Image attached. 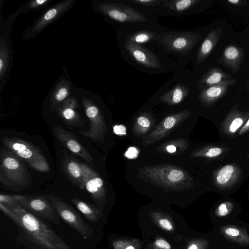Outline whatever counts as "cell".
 Returning <instances> with one entry per match:
<instances>
[{
	"mask_svg": "<svg viewBox=\"0 0 249 249\" xmlns=\"http://www.w3.org/2000/svg\"><path fill=\"white\" fill-rule=\"evenodd\" d=\"M1 211L17 226L19 238L30 249H71L42 219L21 206L13 207L0 202Z\"/></svg>",
	"mask_w": 249,
	"mask_h": 249,
	"instance_id": "1",
	"label": "cell"
},
{
	"mask_svg": "<svg viewBox=\"0 0 249 249\" xmlns=\"http://www.w3.org/2000/svg\"><path fill=\"white\" fill-rule=\"evenodd\" d=\"M138 172L139 177L144 181L169 191H183L194 186L193 179L186 170L171 164L145 166Z\"/></svg>",
	"mask_w": 249,
	"mask_h": 249,
	"instance_id": "2",
	"label": "cell"
},
{
	"mask_svg": "<svg viewBox=\"0 0 249 249\" xmlns=\"http://www.w3.org/2000/svg\"><path fill=\"white\" fill-rule=\"evenodd\" d=\"M0 183L5 189L18 192L32 185V178L23 160L6 147L0 150Z\"/></svg>",
	"mask_w": 249,
	"mask_h": 249,
	"instance_id": "3",
	"label": "cell"
},
{
	"mask_svg": "<svg viewBox=\"0 0 249 249\" xmlns=\"http://www.w3.org/2000/svg\"><path fill=\"white\" fill-rule=\"evenodd\" d=\"M20 14L18 9L7 19L0 16V91H1L7 82L11 70L13 48L10 38L13 23Z\"/></svg>",
	"mask_w": 249,
	"mask_h": 249,
	"instance_id": "4",
	"label": "cell"
},
{
	"mask_svg": "<svg viewBox=\"0 0 249 249\" xmlns=\"http://www.w3.org/2000/svg\"><path fill=\"white\" fill-rule=\"evenodd\" d=\"M1 142L5 147L25 161L34 169L40 172L50 170L45 157L36 146L16 137H3Z\"/></svg>",
	"mask_w": 249,
	"mask_h": 249,
	"instance_id": "5",
	"label": "cell"
},
{
	"mask_svg": "<svg viewBox=\"0 0 249 249\" xmlns=\"http://www.w3.org/2000/svg\"><path fill=\"white\" fill-rule=\"evenodd\" d=\"M59 217L74 229L85 239L90 238L93 229L82 218L79 213L61 198L52 194L47 196Z\"/></svg>",
	"mask_w": 249,
	"mask_h": 249,
	"instance_id": "6",
	"label": "cell"
},
{
	"mask_svg": "<svg viewBox=\"0 0 249 249\" xmlns=\"http://www.w3.org/2000/svg\"><path fill=\"white\" fill-rule=\"evenodd\" d=\"M77 1V0H62L46 9L33 24L24 31L23 39L27 40L36 36L67 13Z\"/></svg>",
	"mask_w": 249,
	"mask_h": 249,
	"instance_id": "7",
	"label": "cell"
},
{
	"mask_svg": "<svg viewBox=\"0 0 249 249\" xmlns=\"http://www.w3.org/2000/svg\"><path fill=\"white\" fill-rule=\"evenodd\" d=\"M22 207L35 216L60 225L59 216L48 198L44 196L14 195Z\"/></svg>",
	"mask_w": 249,
	"mask_h": 249,
	"instance_id": "8",
	"label": "cell"
},
{
	"mask_svg": "<svg viewBox=\"0 0 249 249\" xmlns=\"http://www.w3.org/2000/svg\"><path fill=\"white\" fill-rule=\"evenodd\" d=\"M81 100L89 123V128L80 131V133L95 142H103L107 128L102 111L93 101L88 97L82 96Z\"/></svg>",
	"mask_w": 249,
	"mask_h": 249,
	"instance_id": "9",
	"label": "cell"
},
{
	"mask_svg": "<svg viewBox=\"0 0 249 249\" xmlns=\"http://www.w3.org/2000/svg\"><path fill=\"white\" fill-rule=\"evenodd\" d=\"M201 38V34L197 33L169 32L157 35L156 39L167 51L186 55Z\"/></svg>",
	"mask_w": 249,
	"mask_h": 249,
	"instance_id": "10",
	"label": "cell"
},
{
	"mask_svg": "<svg viewBox=\"0 0 249 249\" xmlns=\"http://www.w3.org/2000/svg\"><path fill=\"white\" fill-rule=\"evenodd\" d=\"M95 12L121 22H144L147 18L140 12L129 5L109 2L92 3Z\"/></svg>",
	"mask_w": 249,
	"mask_h": 249,
	"instance_id": "11",
	"label": "cell"
},
{
	"mask_svg": "<svg viewBox=\"0 0 249 249\" xmlns=\"http://www.w3.org/2000/svg\"><path fill=\"white\" fill-rule=\"evenodd\" d=\"M191 114L187 109L166 116L150 133L142 140V144L146 146L156 143L168 137Z\"/></svg>",
	"mask_w": 249,
	"mask_h": 249,
	"instance_id": "12",
	"label": "cell"
},
{
	"mask_svg": "<svg viewBox=\"0 0 249 249\" xmlns=\"http://www.w3.org/2000/svg\"><path fill=\"white\" fill-rule=\"evenodd\" d=\"M61 169L65 176L74 185L82 190L84 179L89 166L80 163L64 150L60 160Z\"/></svg>",
	"mask_w": 249,
	"mask_h": 249,
	"instance_id": "13",
	"label": "cell"
},
{
	"mask_svg": "<svg viewBox=\"0 0 249 249\" xmlns=\"http://www.w3.org/2000/svg\"><path fill=\"white\" fill-rule=\"evenodd\" d=\"M59 142L73 154L89 162H93V157L88 149L82 145L72 133L61 126H56L53 129Z\"/></svg>",
	"mask_w": 249,
	"mask_h": 249,
	"instance_id": "14",
	"label": "cell"
},
{
	"mask_svg": "<svg viewBox=\"0 0 249 249\" xmlns=\"http://www.w3.org/2000/svg\"><path fill=\"white\" fill-rule=\"evenodd\" d=\"M82 190L88 192L97 206L100 208L106 203V185L96 172L89 167L84 179Z\"/></svg>",
	"mask_w": 249,
	"mask_h": 249,
	"instance_id": "15",
	"label": "cell"
},
{
	"mask_svg": "<svg viewBox=\"0 0 249 249\" xmlns=\"http://www.w3.org/2000/svg\"><path fill=\"white\" fill-rule=\"evenodd\" d=\"M124 47L130 56L141 65L155 69L161 67L160 63L157 56L147 48L127 39L124 41Z\"/></svg>",
	"mask_w": 249,
	"mask_h": 249,
	"instance_id": "16",
	"label": "cell"
},
{
	"mask_svg": "<svg viewBox=\"0 0 249 249\" xmlns=\"http://www.w3.org/2000/svg\"><path fill=\"white\" fill-rule=\"evenodd\" d=\"M80 108L77 99L71 96L59 107L56 111L57 115L65 124L73 126L82 127L86 120L76 110Z\"/></svg>",
	"mask_w": 249,
	"mask_h": 249,
	"instance_id": "17",
	"label": "cell"
},
{
	"mask_svg": "<svg viewBox=\"0 0 249 249\" xmlns=\"http://www.w3.org/2000/svg\"><path fill=\"white\" fill-rule=\"evenodd\" d=\"M236 82L237 79L232 78L208 87L200 91L198 98L202 105L210 107L221 98L226 93L228 88L234 85Z\"/></svg>",
	"mask_w": 249,
	"mask_h": 249,
	"instance_id": "18",
	"label": "cell"
},
{
	"mask_svg": "<svg viewBox=\"0 0 249 249\" xmlns=\"http://www.w3.org/2000/svg\"><path fill=\"white\" fill-rule=\"evenodd\" d=\"M244 50L235 45H229L224 50L219 62L224 67L231 70L232 73L237 72L244 59Z\"/></svg>",
	"mask_w": 249,
	"mask_h": 249,
	"instance_id": "19",
	"label": "cell"
},
{
	"mask_svg": "<svg viewBox=\"0 0 249 249\" xmlns=\"http://www.w3.org/2000/svg\"><path fill=\"white\" fill-rule=\"evenodd\" d=\"M235 106L229 113L222 124L223 132L229 135H233L240 130L249 118V114L240 111Z\"/></svg>",
	"mask_w": 249,
	"mask_h": 249,
	"instance_id": "20",
	"label": "cell"
},
{
	"mask_svg": "<svg viewBox=\"0 0 249 249\" xmlns=\"http://www.w3.org/2000/svg\"><path fill=\"white\" fill-rule=\"evenodd\" d=\"M241 174V170L237 166L227 164L216 173L214 177L215 183L221 188L230 187L238 181Z\"/></svg>",
	"mask_w": 249,
	"mask_h": 249,
	"instance_id": "21",
	"label": "cell"
},
{
	"mask_svg": "<svg viewBox=\"0 0 249 249\" xmlns=\"http://www.w3.org/2000/svg\"><path fill=\"white\" fill-rule=\"evenodd\" d=\"M222 34L221 28L212 29L201 43L196 56V64H201L214 49Z\"/></svg>",
	"mask_w": 249,
	"mask_h": 249,
	"instance_id": "22",
	"label": "cell"
},
{
	"mask_svg": "<svg viewBox=\"0 0 249 249\" xmlns=\"http://www.w3.org/2000/svg\"><path fill=\"white\" fill-rule=\"evenodd\" d=\"M232 79L231 74L225 72L218 68H213L206 71L197 83L199 90L212 86L220 84L224 81Z\"/></svg>",
	"mask_w": 249,
	"mask_h": 249,
	"instance_id": "23",
	"label": "cell"
},
{
	"mask_svg": "<svg viewBox=\"0 0 249 249\" xmlns=\"http://www.w3.org/2000/svg\"><path fill=\"white\" fill-rule=\"evenodd\" d=\"M71 85L66 78H63L54 86L51 96L52 110L56 111L59 107L71 95Z\"/></svg>",
	"mask_w": 249,
	"mask_h": 249,
	"instance_id": "24",
	"label": "cell"
},
{
	"mask_svg": "<svg viewBox=\"0 0 249 249\" xmlns=\"http://www.w3.org/2000/svg\"><path fill=\"white\" fill-rule=\"evenodd\" d=\"M190 91L188 85L179 83L173 89L160 96V100L170 106L176 105L183 102L189 95Z\"/></svg>",
	"mask_w": 249,
	"mask_h": 249,
	"instance_id": "25",
	"label": "cell"
},
{
	"mask_svg": "<svg viewBox=\"0 0 249 249\" xmlns=\"http://www.w3.org/2000/svg\"><path fill=\"white\" fill-rule=\"evenodd\" d=\"M155 119L153 114L148 111L141 112L134 121L132 132L133 134L140 137L147 133L153 127Z\"/></svg>",
	"mask_w": 249,
	"mask_h": 249,
	"instance_id": "26",
	"label": "cell"
},
{
	"mask_svg": "<svg viewBox=\"0 0 249 249\" xmlns=\"http://www.w3.org/2000/svg\"><path fill=\"white\" fill-rule=\"evenodd\" d=\"M222 234L230 240L242 245H249V235L246 229L235 225L221 227Z\"/></svg>",
	"mask_w": 249,
	"mask_h": 249,
	"instance_id": "27",
	"label": "cell"
},
{
	"mask_svg": "<svg viewBox=\"0 0 249 249\" xmlns=\"http://www.w3.org/2000/svg\"><path fill=\"white\" fill-rule=\"evenodd\" d=\"M71 201L81 213L92 223L97 222L102 216V213L97 206L76 197L72 198Z\"/></svg>",
	"mask_w": 249,
	"mask_h": 249,
	"instance_id": "28",
	"label": "cell"
},
{
	"mask_svg": "<svg viewBox=\"0 0 249 249\" xmlns=\"http://www.w3.org/2000/svg\"><path fill=\"white\" fill-rule=\"evenodd\" d=\"M189 145L185 139H177L167 141L160 144L157 148L159 152L177 155L184 151Z\"/></svg>",
	"mask_w": 249,
	"mask_h": 249,
	"instance_id": "29",
	"label": "cell"
},
{
	"mask_svg": "<svg viewBox=\"0 0 249 249\" xmlns=\"http://www.w3.org/2000/svg\"><path fill=\"white\" fill-rule=\"evenodd\" d=\"M200 1V0H165L163 5L171 10L181 12L191 9Z\"/></svg>",
	"mask_w": 249,
	"mask_h": 249,
	"instance_id": "30",
	"label": "cell"
},
{
	"mask_svg": "<svg viewBox=\"0 0 249 249\" xmlns=\"http://www.w3.org/2000/svg\"><path fill=\"white\" fill-rule=\"evenodd\" d=\"M156 33L149 30H142L127 36L126 39L135 43L140 44L145 43L156 39Z\"/></svg>",
	"mask_w": 249,
	"mask_h": 249,
	"instance_id": "31",
	"label": "cell"
},
{
	"mask_svg": "<svg viewBox=\"0 0 249 249\" xmlns=\"http://www.w3.org/2000/svg\"><path fill=\"white\" fill-rule=\"evenodd\" d=\"M223 151V149L219 147L207 146L194 151L191 153L190 157L213 158L221 155Z\"/></svg>",
	"mask_w": 249,
	"mask_h": 249,
	"instance_id": "32",
	"label": "cell"
},
{
	"mask_svg": "<svg viewBox=\"0 0 249 249\" xmlns=\"http://www.w3.org/2000/svg\"><path fill=\"white\" fill-rule=\"evenodd\" d=\"M53 0H32L18 8L20 13L27 14L47 7Z\"/></svg>",
	"mask_w": 249,
	"mask_h": 249,
	"instance_id": "33",
	"label": "cell"
},
{
	"mask_svg": "<svg viewBox=\"0 0 249 249\" xmlns=\"http://www.w3.org/2000/svg\"><path fill=\"white\" fill-rule=\"evenodd\" d=\"M233 207L234 205L231 202H223L220 204L216 208L215 214L219 217H224L231 212Z\"/></svg>",
	"mask_w": 249,
	"mask_h": 249,
	"instance_id": "34",
	"label": "cell"
},
{
	"mask_svg": "<svg viewBox=\"0 0 249 249\" xmlns=\"http://www.w3.org/2000/svg\"><path fill=\"white\" fill-rule=\"evenodd\" d=\"M0 202L13 207H18L21 205L16 200L14 195L0 194Z\"/></svg>",
	"mask_w": 249,
	"mask_h": 249,
	"instance_id": "35",
	"label": "cell"
},
{
	"mask_svg": "<svg viewBox=\"0 0 249 249\" xmlns=\"http://www.w3.org/2000/svg\"><path fill=\"white\" fill-rule=\"evenodd\" d=\"M155 220L158 225L162 229L169 231L174 230L172 223L168 218L164 217H158Z\"/></svg>",
	"mask_w": 249,
	"mask_h": 249,
	"instance_id": "36",
	"label": "cell"
},
{
	"mask_svg": "<svg viewBox=\"0 0 249 249\" xmlns=\"http://www.w3.org/2000/svg\"><path fill=\"white\" fill-rule=\"evenodd\" d=\"M208 246V241L203 239H197L192 242L187 249H205Z\"/></svg>",
	"mask_w": 249,
	"mask_h": 249,
	"instance_id": "37",
	"label": "cell"
},
{
	"mask_svg": "<svg viewBox=\"0 0 249 249\" xmlns=\"http://www.w3.org/2000/svg\"><path fill=\"white\" fill-rule=\"evenodd\" d=\"M131 1L144 6H155L164 2L165 0H131Z\"/></svg>",
	"mask_w": 249,
	"mask_h": 249,
	"instance_id": "38",
	"label": "cell"
},
{
	"mask_svg": "<svg viewBox=\"0 0 249 249\" xmlns=\"http://www.w3.org/2000/svg\"><path fill=\"white\" fill-rule=\"evenodd\" d=\"M154 246L157 249H171V245L164 239L157 238L154 243Z\"/></svg>",
	"mask_w": 249,
	"mask_h": 249,
	"instance_id": "39",
	"label": "cell"
},
{
	"mask_svg": "<svg viewBox=\"0 0 249 249\" xmlns=\"http://www.w3.org/2000/svg\"><path fill=\"white\" fill-rule=\"evenodd\" d=\"M139 155V151L135 147H130L125 152L124 155L128 159L136 158Z\"/></svg>",
	"mask_w": 249,
	"mask_h": 249,
	"instance_id": "40",
	"label": "cell"
},
{
	"mask_svg": "<svg viewBox=\"0 0 249 249\" xmlns=\"http://www.w3.org/2000/svg\"><path fill=\"white\" fill-rule=\"evenodd\" d=\"M117 242L124 247L113 244V247L115 249H136L133 245L130 244V242L127 241H117Z\"/></svg>",
	"mask_w": 249,
	"mask_h": 249,
	"instance_id": "41",
	"label": "cell"
},
{
	"mask_svg": "<svg viewBox=\"0 0 249 249\" xmlns=\"http://www.w3.org/2000/svg\"><path fill=\"white\" fill-rule=\"evenodd\" d=\"M113 131L117 135L123 136L126 134V128L123 124H119L114 126Z\"/></svg>",
	"mask_w": 249,
	"mask_h": 249,
	"instance_id": "42",
	"label": "cell"
},
{
	"mask_svg": "<svg viewBox=\"0 0 249 249\" xmlns=\"http://www.w3.org/2000/svg\"><path fill=\"white\" fill-rule=\"evenodd\" d=\"M228 2L231 4L237 6H244L247 5L246 0H227Z\"/></svg>",
	"mask_w": 249,
	"mask_h": 249,
	"instance_id": "43",
	"label": "cell"
},
{
	"mask_svg": "<svg viewBox=\"0 0 249 249\" xmlns=\"http://www.w3.org/2000/svg\"><path fill=\"white\" fill-rule=\"evenodd\" d=\"M249 131V118L239 131V135H242Z\"/></svg>",
	"mask_w": 249,
	"mask_h": 249,
	"instance_id": "44",
	"label": "cell"
},
{
	"mask_svg": "<svg viewBox=\"0 0 249 249\" xmlns=\"http://www.w3.org/2000/svg\"><path fill=\"white\" fill-rule=\"evenodd\" d=\"M247 87H248V91L249 92V81L248 82V83L247 84Z\"/></svg>",
	"mask_w": 249,
	"mask_h": 249,
	"instance_id": "45",
	"label": "cell"
},
{
	"mask_svg": "<svg viewBox=\"0 0 249 249\" xmlns=\"http://www.w3.org/2000/svg\"><path fill=\"white\" fill-rule=\"evenodd\" d=\"M248 158H249V156H248Z\"/></svg>",
	"mask_w": 249,
	"mask_h": 249,
	"instance_id": "46",
	"label": "cell"
}]
</instances>
